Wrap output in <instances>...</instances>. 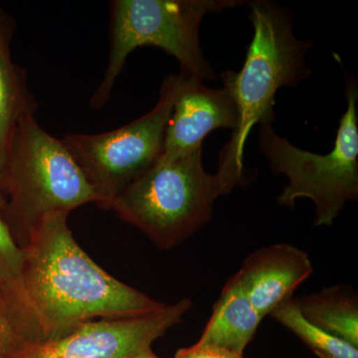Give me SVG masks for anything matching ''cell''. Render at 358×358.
Wrapping results in <instances>:
<instances>
[{
  "label": "cell",
  "instance_id": "5b68a950",
  "mask_svg": "<svg viewBox=\"0 0 358 358\" xmlns=\"http://www.w3.org/2000/svg\"><path fill=\"white\" fill-rule=\"evenodd\" d=\"M242 3L237 0H115L109 63L90 106L99 109L105 105L127 58L141 46L157 47L173 55L181 74L202 81L215 79L200 46V23L206 14Z\"/></svg>",
  "mask_w": 358,
  "mask_h": 358
},
{
  "label": "cell",
  "instance_id": "3957f363",
  "mask_svg": "<svg viewBox=\"0 0 358 358\" xmlns=\"http://www.w3.org/2000/svg\"><path fill=\"white\" fill-rule=\"evenodd\" d=\"M202 152L159 155L115 197L110 209L159 248L178 246L210 220L215 200L228 194L217 174L205 171Z\"/></svg>",
  "mask_w": 358,
  "mask_h": 358
},
{
  "label": "cell",
  "instance_id": "7c38bea8",
  "mask_svg": "<svg viewBox=\"0 0 358 358\" xmlns=\"http://www.w3.org/2000/svg\"><path fill=\"white\" fill-rule=\"evenodd\" d=\"M294 301L308 322L358 348V301L352 292L334 286Z\"/></svg>",
  "mask_w": 358,
  "mask_h": 358
},
{
  "label": "cell",
  "instance_id": "5bb4252c",
  "mask_svg": "<svg viewBox=\"0 0 358 358\" xmlns=\"http://www.w3.org/2000/svg\"><path fill=\"white\" fill-rule=\"evenodd\" d=\"M271 315L293 331L313 352L324 353L334 358H358L357 348L308 322L301 315L294 299L278 308Z\"/></svg>",
  "mask_w": 358,
  "mask_h": 358
},
{
  "label": "cell",
  "instance_id": "7a4b0ae2",
  "mask_svg": "<svg viewBox=\"0 0 358 358\" xmlns=\"http://www.w3.org/2000/svg\"><path fill=\"white\" fill-rule=\"evenodd\" d=\"M249 6L254 35L243 67L221 74L238 113L236 129L219 154L216 173L228 193L246 179L244 150L250 131L256 124L274 122L278 90L300 84L310 73L306 54L313 44L294 37L288 14L266 0L249 2Z\"/></svg>",
  "mask_w": 358,
  "mask_h": 358
},
{
  "label": "cell",
  "instance_id": "d6986e66",
  "mask_svg": "<svg viewBox=\"0 0 358 358\" xmlns=\"http://www.w3.org/2000/svg\"><path fill=\"white\" fill-rule=\"evenodd\" d=\"M134 358H159L155 357V353L152 352V350H148V352L145 353H141V355Z\"/></svg>",
  "mask_w": 358,
  "mask_h": 358
},
{
  "label": "cell",
  "instance_id": "30bf717a",
  "mask_svg": "<svg viewBox=\"0 0 358 358\" xmlns=\"http://www.w3.org/2000/svg\"><path fill=\"white\" fill-rule=\"evenodd\" d=\"M313 272L305 251L293 245L274 244L250 254L234 278L264 319L292 300Z\"/></svg>",
  "mask_w": 358,
  "mask_h": 358
},
{
  "label": "cell",
  "instance_id": "52a82bcc",
  "mask_svg": "<svg viewBox=\"0 0 358 358\" xmlns=\"http://www.w3.org/2000/svg\"><path fill=\"white\" fill-rule=\"evenodd\" d=\"M178 87L179 75H169L157 106L140 119L107 133L67 134L61 140L98 195L99 206L110 209L115 197L159 159Z\"/></svg>",
  "mask_w": 358,
  "mask_h": 358
},
{
  "label": "cell",
  "instance_id": "2e32d148",
  "mask_svg": "<svg viewBox=\"0 0 358 358\" xmlns=\"http://www.w3.org/2000/svg\"><path fill=\"white\" fill-rule=\"evenodd\" d=\"M174 358H244V357L223 348L197 343L189 348H181L176 353Z\"/></svg>",
  "mask_w": 358,
  "mask_h": 358
},
{
  "label": "cell",
  "instance_id": "9c48e42d",
  "mask_svg": "<svg viewBox=\"0 0 358 358\" xmlns=\"http://www.w3.org/2000/svg\"><path fill=\"white\" fill-rule=\"evenodd\" d=\"M238 124L234 100L227 89H211L199 78L179 74L178 95L167 122L160 157H176L202 148L207 134Z\"/></svg>",
  "mask_w": 358,
  "mask_h": 358
},
{
  "label": "cell",
  "instance_id": "6da1fadb",
  "mask_svg": "<svg viewBox=\"0 0 358 358\" xmlns=\"http://www.w3.org/2000/svg\"><path fill=\"white\" fill-rule=\"evenodd\" d=\"M67 217L45 216L21 249L20 345L62 338L93 320L141 317L166 306L96 265L77 243Z\"/></svg>",
  "mask_w": 358,
  "mask_h": 358
},
{
  "label": "cell",
  "instance_id": "ba28073f",
  "mask_svg": "<svg viewBox=\"0 0 358 358\" xmlns=\"http://www.w3.org/2000/svg\"><path fill=\"white\" fill-rule=\"evenodd\" d=\"M192 307L183 299L141 317L93 320L62 338L21 345L6 358H134L152 350Z\"/></svg>",
  "mask_w": 358,
  "mask_h": 358
},
{
  "label": "cell",
  "instance_id": "9a60e30c",
  "mask_svg": "<svg viewBox=\"0 0 358 358\" xmlns=\"http://www.w3.org/2000/svg\"><path fill=\"white\" fill-rule=\"evenodd\" d=\"M22 250L16 243L7 227L2 215L1 194H0V282L8 294V305L13 312L23 307L21 289Z\"/></svg>",
  "mask_w": 358,
  "mask_h": 358
},
{
  "label": "cell",
  "instance_id": "4fadbf2b",
  "mask_svg": "<svg viewBox=\"0 0 358 358\" xmlns=\"http://www.w3.org/2000/svg\"><path fill=\"white\" fill-rule=\"evenodd\" d=\"M25 74L11 60L9 45L0 46V176L14 129L25 114L35 112Z\"/></svg>",
  "mask_w": 358,
  "mask_h": 358
},
{
  "label": "cell",
  "instance_id": "e0dca14e",
  "mask_svg": "<svg viewBox=\"0 0 358 358\" xmlns=\"http://www.w3.org/2000/svg\"><path fill=\"white\" fill-rule=\"evenodd\" d=\"M15 348V336L6 308L0 301V358H6Z\"/></svg>",
  "mask_w": 358,
  "mask_h": 358
},
{
  "label": "cell",
  "instance_id": "8fae6325",
  "mask_svg": "<svg viewBox=\"0 0 358 358\" xmlns=\"http://www.w3.org/2000/svg\"><path fill=\"white\" fill-rule=\"evenodd\" d=\"M262 320L233 275L214 305L199 343L243 355Z\"/></svg>",
  "mask_w": 358,
  "mask_h": 358
},
{
  "label": "cell",
  "instance_id": "ac0fdd59",
  "mask_svg": "<svg viewBox=\"0 0 358 358\" xmlns=\"http://www.w3.org/2000/svg\"><path fill=\"white\" fill-rule=\"evenodd\" d=\"M10 41V27L8 21L4 20L3 13L0 10V46L9 45Z\"/></svg>",
  "mask_w": 358,
  "mask_h": 358
},
{
  "label": "cell",
  "instance_id": "8992f818",
  "mask_svg": "<svg viewBox=\"0 0 358 358\" xmlns=\"http://www.w3.org/2000/svg\"><path fill=\"white\" fill-rule=\"evenodd\" d=\"M345 95L348 107L339 121L333 150L326 155L294 147L271 124L260 126L261 152L272 171L289 180L278 202L291 207L296 199L312 200L317 227L333 225L346 202L358 197V90L355 80H348Z\"/></svg>",
  "mask_w": 358,
  "mask_h": 358
},
{
  "label": "cell",
  "instance_id": "ffe728a7",
  "mask_svg": "<svg viewBox=\"0 0 358 358\" xmlns=\"http://www.w3.org/2000/svg\"><path fill=\"white\" fill-rule=\"evenodd\" d=\"M315 355H317L319 358H334L333 357H329V355H324V353L322 352H313Z\"/></svg>",
  "mask_w": 358,
  "mask_h": 358
},
{
  "label": "cell",
  "instance_id": "277c9868",
  "mask_svg": "<svg viewBox=\"0 0 358 358\" xmlns=\"http://www.w3.org/2000/svg\"><path fill=\"white\" fill-rule=\"evenodd\" d=\"M35 112L21 117L7 150L0 185L10 193L9 214L22 249L30 232L49 214L100 204L98 195L62 141L39 126Z\"/></svg>",
  "mask_w": 358,
  "mask_h": 358
}]
</instances>
